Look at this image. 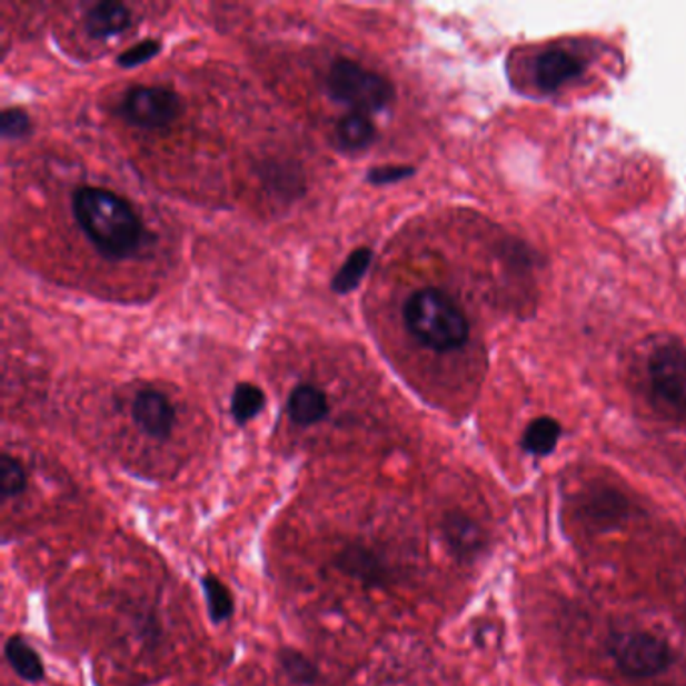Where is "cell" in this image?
I'll use <instances>...</instances> for the list:
<instances>
[{
	"label": "cell",
	"mask_w": 686,
	"mask_h": 686,
	"mask_svg": "<svg viewBox=\"0 0 686 686\" xmlns=\"http://www.w3.org/2000/svg\"><path fill=\"white\" fill-rule=\"evenodd\" d=\"M129 22H131V14L127 11L126 4L107 0V2H99L91 11L87 12L84 27H87L91 37L106 39L111 34L126 31Z\"/></svg>",
	"instance_id": "11"
},
{
	"label": "cell",
	"mask_w": 686,
	"mask_h": 686,
	"mask_svg": "<svg viewBox=\"0 0 686 686\" xmlns=\"http://www.w3.org/2000/svg\"><path fill=\"white\" fill-rule=\"evenodd\" d=\"M4 658L11 665L12 673L24 683H41L44 678V666L41 656L22 636H11L4 645Z\"/></svg>",
	"instance_id": "12"
},
{
	"label": "cell",
	"mask_w": 686,
	"mask_h": 686,
	"mask_svg": "<svg viewBox=\"0 0 686 686\" xmlns=\"http://www.w3.org/2000/svg\"><path fill=\"white\" fill-rule=\"evenodd\" d=\"M265 391L252 382H240L232 395V415L238 425L252 421L258 412L265 409Z\"/></svg>",
	"instance_id": "17"
},
{
	"label": "cell",
	"mask_w": 686,
	"mask_h": 686,
	"mask_svg": "<svg viewBox=\"0 0 686 686\" xmlns=\"http://www.w3.org/2000/svg\"><path fill=\"white\" fill-rule=\"evenodd\" d=\"M123 113L139 127H166L180 113V97L163 87H136L123 99Z\"/></svg>",
	"instance_id": "6"
},
{
	"label": "cell",
	"mask_w": 686,
	"mask_h": 686,
	"mask_svg": "<svg viewBox=\"0 0 686 686\" xmlns=\"http://www.w3.org/2000/svg\"><path fill=\"white\" fill-rule=\"evenodd\" d=\"M610 653L624 675L634 678L660 675L670 665V648L653 634H618L610 645Z\"/></svg>",
	"instance_id": "4"
},
{
	"label": "cell",
	"mask_w": 686,
	"mask_h": 686,
	"mask_svg": "<svg viewBox=\"0 0 686 686\" xmlns=\"http://www.w3.org/2000/svg\"><path fill=\"white\" fill-rule=\"evenodd\" d=\"M201 590H203L206 603H208L211 623H228L233 616L232 591L228 590V586L220 578H216L213 574H206L201 578Z\"/></svg>",
	"instance_id": "15"
},
{
	"label": "cell",
	"mask_w": 686,
	"mask_h": 686,
	"mask_svg": "<svg viewBox=\"0 0 686 686\" xmlns=\"http://www.w3.org/2000/svg\"><path fill=\"white\" fill-rule=\"evenodd\" d=\"M581 73H584V61L564 49H551L539 54L536 63V81L548 93L558 91L560 87L580 77Z\"/></svg>",
	"instance_id": "8"
},
{
	"label": "cell",
	"mask_w": 686,
	"mask_h": 686,
	"mask_svg": "<svg viewBox=\"0 0 686 686\" xmlns=\"http://www.w3.org/2000/svg\"><path fill=\"white\" fill-rule=\"evenodd\" d=\"M370 260H372V253L369 248H357L355 252H350L347 262L340 266V270L332 280V290L337 295H349L350 290H355L367 275Z\"/></svg>",
	"instance_id": "16"
},
{
	"label": "cell",
	"mask_w": 686,
	"mask_h": 686,
	"mask_svg": "<svg viewBox=\"0 0 686 686\" xmlns=\"http://www.w3.org/2000/svg\"><path fill=\"white\" fill-rule=\"evenodd\" d=\"M133 419L139 429L153 439H166L173 429L176 411L163 392L146 389L133 401Z\"/></svg>",
	"instance_id": "7"
},
{
	"label": "cell",
	"mask_w": 686,
	"mask_h": 686,
	"mask_svg": "<svg viewBox=\"0 0 686 686\" xmlns=\"http://www.w3.org/2000/svg\"><path fill=\"white\" fill-rule=\"evenodd\" d=\"M402 315L409 332L427 349H459L469 337V322L461 308L441 290L422 288L415 292Z\"/></svg>",
	"instance_id": "2"
},
{
	"label": "cell",
	"mask_w": 686,
	"mask_h": 686,
	"mask_svg": "<svg viewBox=\"0 0 686 686\" xmlns=\"http://www.w3.org/2000/svg\"><path fill=\"white\" fill-rule=\"evenodd\" d=\"M648 375L656 399L668 411L686 417V349L676 342H666L648 360Z\"/></svg>",
	"instance_id": "5"
},
{
	"label": "cell",
	"mask_w": 686,
	"mask_h": 686,
	"mask_svg": "<svg viewBox=\"0 0 686 686\" xmlns=\"http://www.w3.org/2000/svg\"><path fill=\"white\" fill-rule=\"evenodd\" d=\"M338 143L345 149L369 148L370 141L375 138V126L367 113L352 111L349 116L342 117L337 126Z\"/></svg>",
	"instance_id": "14"
},
{
	"label": "cell",
	"mask_w": 686,
	"mask_h": 686,
	"mask_svg": "<svg viewBox=\"0 0 686 686\" xmlns=\"http://www.w3.org/2000/svg\"><path fill=\"white\" fill-rule=\"evenodd\" d=\"M328 402L325 392L312 385H298L288 397V415L300 427L317 425L327 417Z\"/></svg>",
	"instance_id": "10"
},
{
	"label": "cell",
	"mask_w": 686,
	"mask_h": 686,
	"mask_svg": "<svg viewBox=\"0 0 686 686\" xmlns=\"http://www.w3.org/2000/svg\"><path fill=\"white\" fill-rule=\"evenodd\" d=\"M447 538L454 544L455 549L467 551V549H471L476 546V528H474V524L467 521V519H449V521H447Z\"/></svg>",
	"instance_id": "20"
},
{
	"label": "cell",
	"mask_w": 686,
	"mask_h": 686,
	"mask_svg": "<svg viewBox=\"0 0 686 686\" xmlns=\"http://www.w3.org/2000/svg\"><path fill=\"white\" fill-rule=\"evenodd\" d=\"M561 425L551 417H539L531 421L521 439V447L536 457L549 455L560 441Z\"/></svg>",
	"instance_id": "13"
},
{
	"label": "cell",
	"mask_w": 686,
	"mask_h": 686,
	"mask_svg": "<svg viewBox=\"0 0 686 686\" xmlns=\"http://www.w3.org/2000/svg\"><path fill=\"white\" fill-rule=\"evenodd\" d=\"M337 566L345 574L352 576L355 580L369 584V586L382 584L385 574H387V568L379 560V556L375 551H370L369 548L359 546V544H352L349 548L342 549L338 554Z\"/></svg>",
	"instance_id": "9"
},
{
	"label": "cell",
	"mask_w": 686,
	"mask_h": 686,
	"mask_svg": "<svg viewBox=\"0 0 686 686\" xmlns=\"http://www.w3.org/2000/svg\"><path fill=\"white\" fill-rule=\"evenodd\" d=\"M24 489H27V474L22 469L21 461L14 459L12 455L2 454V457H0V491H2V497L9 499V497L21 496Z\"/></svg>",
	"instance_id": "19"
},
{
	"label": "cell",
	"mask_w": 686,
	"mask_h": 686,
	"mask_svg": "<svg viewBox=\"0 0 686 686\" xmlns=\"http://www.w3.org/2000/svg\"><path fill=\"white\" fill-rule=\"evenodd\" d=\"M415 173V169L407 166H382V168L370 169L369 181L375 186H387L395 181L405 180Z\"/></svg>",
	"instance_id": "23"
},
{
	"label": "cell",
	"mask_w": 686,
	"mask_h": 686,
	"mask_svg": "<svg viewBox=\"0 0 686 686\" xmlns=\"http://www.w3.org/2000/svg\"><path fill=\"white\" fill-rule=\"evenodd\" d=\"M278 663L285 675L298 686H312L318 680V668L308 660L307 656L295 648H285L278 655Z\"/></svg>",
	"instance_id": "18"
},
{
	"label": "cell",
	"mask_w": 686,
	"mask_h": 686,
	"mask_svg": "<svg viewBox=\"0 0 686 686\" xmlns=\"http://www.w3.org/2000/svg\"><path fill=\"white\" fill-rule=\"evenodd\" d=\"M159 53L158 41H141L138 44H133L131 49H127L126 53L119 54V64L121 67H138V64L146 63L149 59H153Z\"/></svg>",
	"instance_id": "22"
},
{
	"label": "cell",
	"mask_w": 686,
	"mask_h": 686,
	"mask_svg": "<svg viewBox=\"0 0 686 686\" xmlns=\"http://www.w3.org/2000/svg\"><path fill=\"white\" fill-rule=\"evenodd\" d=\"M328 91L340 103H347L359 113L380 111L392 101V84L365 69L362 64L338 59L328 73Z\"/></svg>",
	"instance_id": "3"
},
{
	"label": "cell",
	"mask_w": 686,
	"mask_h": 686,
	"mask_svg": "<svg viewBox=\"0 0 686 686\" xmlns=\"http://www.w3.org/2000/svg\"><path fill=\"white\" fill-rule=\"evenodd\" d=\"M0 129L4 138L19 139L31 131V119L22 109H4L0 116Z\"/></svg>",
	"instance_id": "21"
},
{
	"label": "cell",
	"mask_w": 686,
	"mask_h": 686,
	"mask_svg": "<svg viewBox=\"0 0 686 686\" xmlns=\"http://www.w3.org/2000/svg\"><path fill=\"white\" fill-rule=\"evenodd\" d=\"M73 213L87 238L111 258H126L138 250L141 223L123 198L103 188L74 191Z\"/></svg>",
	"instance_id": "1"
}]
</instances>
